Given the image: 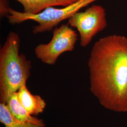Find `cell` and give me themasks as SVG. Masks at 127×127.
<instances>
[{
    "label": "cell",
    "mask_w": 127,
    "mask_h": 127,
    "mask_svg": "<svg viewBox=\"0 0 127 127\" xmlns=\"http://www.w3.org/2000/svg\"><path fill=\"white\" fill-rule=\"evenodd\" d=\"M67 24L77 29L80 45L86 47L98 33L107 27L105 9L100 5H92L84 11L73 15L68 19Z\"/></svg>",
    "instance_id": "cell-5"
},
{
    "label": "cell",
    "mask_w": 127,
    "mask_h": 127,
    "mask_svg": "<svg viewBox=\"0 0 127 127\" xmlns=\"http://www.w3.org/2000/svg\"><path fill=\"white\" fill-rule=\"evenodd\" d=\"M22 5L24 12L31 14L39 13L50 7H65L79 0H16Z\"/></svg>",
    "instance_id": "cell-7"
},
{
    "label": "cell",
    "mask_w": 127,
    "mask_h": 127,
    "mask_svg": "<svg viewBox=\"0 0 127 127\" xmlns=\"http://www.w3.org/2000/svg\"><path fill=\"white\" fill-rule=\"evenodd\" d=\"M78 39L76 32L68 24H64L53 29L52 38L49 43L37 46L35 55L43 63L53 65L61 55L74 49Z\"/></svg>",
    "instance_id": "cell-4"
},
{
    "label": "cell",
    "mask_w": 127,
    "mask_h": 127,
    "mask_svg": "<svg viewBox=\"0 0 127 127\" xmlns=\"http://www.w3.org/2000/svg\"><path fill=\"white\" fill-rule=\"evenodd\" d=\"M8 0H0V15L1 18L7 17L10 9Z\"/></svg>",
    "instance_id": "cell-10"
},
{
    "label": "cell",
    "mask_w": 127,
    "mask_h": 127,
    "mask_svg": "<svg viewBox=\"0 0 127 127\" xmlns=\"http://www.w3.org/2000/svg\"><path fill=\"white\" fill-rule=\"evenodd\" d=\"M18 100L27 112L32 116L42 113L46 104L40 95H32L26 85L21 87L17 92Z\"/></svg>",
    "instance_id": "cell-6"
},
{
    "label": "cell",
    "mask_w": 127,
    "mask_h": 127,
    "mask_svg": "<svg viewBox=\"0 0 127 127\" xmlns=\"http://www.w3.org/2000/svg\"><path fill=\"white\" fill-rule=\"evenodd\" d=\"M0 122L5 127H42L16 119L11 114L7 104L1 103H0Z\"/></svg>",
    "instance_id": "cell-9"
},
{
    "label": "cell",
    "mask_w": 127,
    "mask_h": 127,
    "mask_svg": "<svg viewBox=\"0 0 127 127\" xmlns=\"http://www.w3.org/2000/svg\"><path fill=\"white\" fill-rule=\"evenodd\" d=\"M6 104L11 114L16 119L24 123L42 127L45 126V123L42 119L33 116L23 107L18 100L17 92L10 96Z\"/></svg>",
    "instance_id": "cell-8"
},
{
    "label": "cell",
    "mask_w": 127,
    "mask_h": 127,
    "mask_svg": "<svg viewBox=\"0 0 127 127\" xmlns=\"http://www.w3.org/2000/svg\"><path fill=\"white\" fill-rule=\"evenodd\" d=\"M20 39L10 32L0 50V102L6 104L10 96L26 85L31 75V61L19 53Z\"/></svg>",
    "instance_id": "cell-2"
},
{
    "label": "cell",
    "mask_w": 127,
    "mask_h": 127,
    "mask_svg": "<svg viewBox=\"0 0 127 127\" xmlns=\"http://www.w3.org/2000/svg\"><path fill=\"white\" fill-rule=\"evenodd\" d=\"M90 91L104 108L127 113V37L113 34L100 38L88 62Z\"/></svg>",
    "instance_id": "cell-1"
},
{
    "label": "cell",
    "mask_w": 127,
    "mask_h": 127,
    "mask_svg": "<svg viewBox=\"0 0 127 127\" xmlns=\"http://www.w3.org/2000/svg\"><path fill=\"white\" fill-rule=\"evenodd\" d=\"M98 0H79L76 2L62 8L50 7L35 14L26 13L10 8L9 14L6 17L12 25L19 24L27 20H32L38 23L34 27L32 32L38 34L52 30L64 20L87 6Z\"/></svg>",
    "instance_id": "cell-3"
}]
</instances>
